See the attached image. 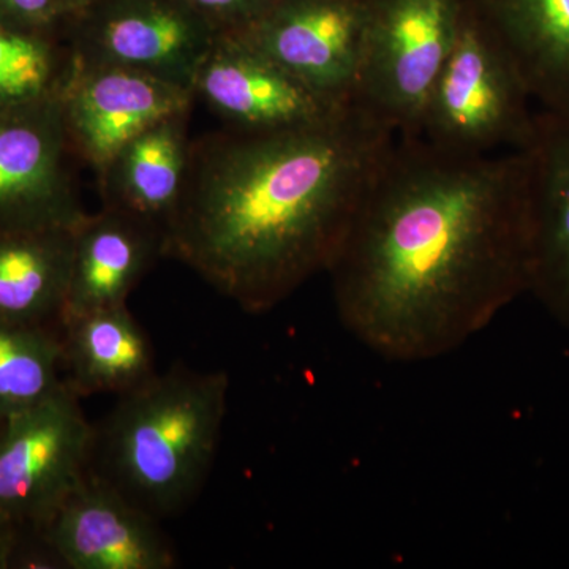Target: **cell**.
Returning <instances> with one entry per match:
<instances>
[{
    "label": "cell",
    "instance_id": "5b68a950",
    "mask_svg": "<svg viewBox=\"0 0 569 569\" xmlns=\"http://www.w3.org/2000/svg\"><path fill=\"white\" fill-rule=\"evenodd\" d=\"M463 11L466 0H366L351 102L397 137H418Z\"/></svg>",
    "mask_w": 569,
    "mask_h": 569
},
{
    "label": "cell",
    "instance_id": "7402d4cb",
    "mask_svg": "<svg viewBox=\"0 0 569 569\" xmlns=\"http://www.w3.org/2000/svg\"><path fill=\"white\" fill-rule=\"evenodd\" d=\"M62 21L59 0H0V22L33 31H59Z\"/></svg>",
    "mask_w": 569,
    "mask_h": 569
},
{
    "label": "cell",
    "instance_id": "4fadbf2b",
    "mask_svg": "<svg viewBox=\"0 0 569 569\" xmlns=\"http://www.w3.org/2000/svg\"><path fill=\"white\" fill-rule=\"evenodd\" d=\"M530 217L529 291L569 326V112H537L522 149Z\"/></svg>",
    "mask_w": 569,
    "mask_h": 569
},
{
    "label": "cell",
    "instance_id": "3957f363",
    "mask_svg": "<svg viewBox=\"0 0 569 569\" xmlns=\"http://www.w3.org/2000/svg\"><path fill=\"white\" fill-rule=\"evenodd\" d=\"M230 378L173 366L118 397L96 427L92 470L153 518L183 511L209 477L223 421Z\"/></svg>",
    "mask_w": 569,
    "mask_h": 569
},
{
    "label": "cell",
    "instance_id": "6da1fadb",
    "mask_svg": "<svg viewBox=\"0 0 569 569\" xmlns=\"http://www.w3.org/2000/svg\"><path fill=\"white\" fill-rule=\"evenodd\" d=\"M522 151L463 156L396 137L329 266L336 312L370 350L419 362L458 350L529 291Z\"/></svg>",
    "mask_w": 569,
    "mask_h": 569
},
{
    "label": "cell",
    "instance_id": "30bf717a",
    "mask_svg": "<svg viewBox=\"0 0 569 569\" xmlns=\"http://www.w3.org/2000/svg\"><path fill=\"white\" fill-rule=\"evenodd\" d=\"M40 531L66 569H173L179 563L159 519L92 468Z\"/></svg>",
    "mask_w": 569,
    "mask_h": 569
},
{
    "label": "cell",
    "instance_id": "8992f818",
    "mask_svg": "<svg viewBox=\"0 0 569 569\" xmlns=\"http://www.w3.org/2000/svg\"><path fill=\"white\" fill-rule=\"evenodd\" d=\"M96 426L63 385L0 429V518L41 530L92 467Z\"/></svg>",
    "mask_w": 569,
    "mask_h": 569
},
{
    "label": "cell",
    "instance_id": "ac0fdd59",
    "mask_svg": "<svg viewBox=\"0 0 569 569\" xmlns=\"http://www.w3.org/2000/svg\"><path fill=\"white\" fill-rule=\"evenodd\" d=\"M74 228L0 231V318L61 328Z\"/></svg>",
    "mask_w": 569,
    "mask_h": 569
},
{
    "label": "cell",
    "instance_id": "ffe728a7",
    "mask_svg": "<svg viewBox=\"0 0 569 569\" xmlns=\"http://www.w3.org/2000/svg\"><path fill=\"white\" fill-rule=\"evenodd\" d=\"M74 58L58 31L0 22V110L63 92Z\"/></svg>",
    "mask_w": 569,
    "mask_h": 569
},
{
    "label": "cell",
    "instance_id": "e0dca14e",
    "mask_svg": "<svg viewBox=\"0 0 569 569\" xmlns=\"http://www.w3.org/2000/svg\"><path fill=\"white\" fill-rule=\"evenodd\" d=\"M542 111L569 112V0H467Z\"/></svg>",
    "mask_w": 569,
    "mask_h": 569
},
{
    "label": "cell",
    "instance_id": "cb8c5ba5",
    "mask_svg": "<svg viewBox=\"0 0 569 569\" xmlns=\"http://www.w3.org/2000/svg\"><path fill=\"white\" fill-rule=\"evenodd\" d=\"M59 2H61L63 20H67V18L71 17V14L77 13V11L84 9V7L91 6V3L96 2V0H59Z\"/></svg>",
    "mask_w": 569,
    "mask_h": 569
},
{
    "label": "cell",
    "instance_id": "2e32d148",
    "mask_svg": "<svg viewBox=\"0 0 569 569\" xmlns=\"http://www.w3.org/2000/svg\"><path fill=\"white\" fill-rule=\"evenodd\" d=\"M189 121L183 111L152 123L97 171L104 208L151 220L167 234L189 163Z\"/></svg>",
    "mask_w": 569,
    "mask_h": 569
},
{
    "label": "cell",
    "instance_id": "9a60e30c",
    "mask_svg": "<svg viewBox=\"0 0 569 569\" xmlns=\"http://www.w3.org/2000/svg\"><path fill=\"white\" fill-rule=\"evenodd\" d=\"M61 343L63 383L80 399L129 395L157 373L151 339L127 306L67 318Z\"/></svg>",
    "mask_w": 569,
    "mask_h": 569
},
{
    "label": "cell",
    "instance_id": "ba28073f",
    "mask_svg": "<svg viewBox=\"0 0 569 569\" xmlns=\"http://www.w3.org/2000/svg\"><path fill=\"white\" fill-rule=\"evenodd\" d=\"M62 92L0 110V231L77 228L84 219Z\"/></svg>",
    "mask_w": 569,
    "mask_h": 569
},
{
    "label": "cell",
    "instance_id": "9c48e42d",
    "mask_svg": "<svg viewBox=\"0 0 569 569\" xmlns=\"http://www.w3.org/2000/svg\"><path fill=\"white\" fill-rule=\"evenodd\" d=\"M366 0H277L233 39L337 102L353 99Z\"/></svg>",
    "mask_w": 569,
    "mask_h": 569
},
{
    "label": "cell",
    "instance_id": "7a4b0ae2",
    "mask_svg": "<svg viewBox=\"0 0 569 569\" xmlns=\"http://www.w3.org/2000/svg\"><path fill=\"white\" fill-rule=\"evenodd\" d=\"M396 137L351 102L310 126L224 127L198 138L164 257L189 266L244 312H271L328 272Z\"/></svg>",
    "mask_w": 569,
    "mask_h": 569
},
{
    "label": "cell",
    "instance_id": "8fae6325",
    "mask_svg": "<svg viewBox=\"0 0 569 569\" xmlns=\"http://www.w3.org/2000/svg\"><path fill=\"white\" fill-rule=\"evenodd\" d=\"M61 99L71 152L99 171L152 123L192 110L194 92L141 71L74 61Z\"/></svg>",
    "mask_w": 569,
    "mask_h": 569
},
{
    "label": "cell",
    "instance_id": "44dd1931",
    "mask_svg": "<svg viewBox=\"0 0 569 569\" xmlns=\"http://www.w3.org/2000/svg\"><path fill=\"white\" fill-rule=\"evenodd\" d=\"M219 36L241 32L271 9L277 0H186Z\"/></svg>",
    "mask_w": 569,
    "mask_h": 569
},
{
    "label": "cell",
    "instance_id": "7c38bea8",
    "mask_svg": "<svg viewBox=\"0 0 569 569\" xmlns=\"http://www.w3.org/2000/svg\"><path fill=\"white\" fill-rule=\"evenodd\" d=\"M193 89L194 97H201L227 127L246 132L310 126L351 103L323 96L228 36L217 37Z\"/></svg>",
    "mask_w": 569,
    "mask_h": 569
},
{
    "label": "cell",
    "instance_id": "277c9868",
    "mask_svg": "<svg viewBox=\"0 0 569 569\" xmlns=\"http://www.w3.org/2000/svg\"><path fill=\"white\" fill-rule=\"evenodd\" d=\"M518 67L466 0L455 44L422 111L418 137L463 156L522 151L537 112Z\"/></svg>",
    "mask_w": 569,
    "mask_h": 569
},
{
    "label": "cell",
    "instance_id": "d4e9b609",
    "mask_svg": "<svg viewBox=\"0 0 569 569\" xmlns=\"http://www.w3.org/2000/svg\"><path fill=\"white\" fill-rule=\"evenodd\" d=\"M3 421H6V419H0V429H2Z\"/></svg>",
    "mask_w": 569,
    "mask_h": 569
},
{
    "label": "cell",
    "instance_id": "d6986e66",
    "mask_svg": "<svg viewBox=\"0 0 569 569\" xmlns=\"http://www.w3.org/2000/svg\"><path fill=\"white\" fill-rule=\"evenodd\" d=\"M63 385L61 328L0 318V419L39 406Z\"/></svg>",
    "mask_w": 569,
    "mask_h": 569
},
{
    "label": "cell",
    "instance_id": "5bb4252c",
    "mask_svg": "<svg viewBox=\"0 0 569 569\" xmlns=\"http://www.w3.org/2000/svg\"><path fill=\"white\" fill-rule=\"evenodd\" d=\"M167 234L160 224L121 209L86 213L74 228L67 318L127 306L130 293L164 257Z\"/></svg>",
    "mask_w": 569,
    "mask_h": 569
},
{
    "label": "cell",
    "instance_id": "52a82bcc",
    "mask_svg": "<svg viewBox=\"0 0 569 569\" xmlns=\"http://www.w3.org/2000/svg\"><path fill=\"white\" fill-rule=\"evenodd\" d=\"M74 61L192 89L219 33L186 0H96L67 18Z\"/></svg>",
    "mask_w": 569,
    "mask_h": 569
},
{
    "label": "cell",
    "instance_id": "603a6c76",
    "mask_svg": "<svg viewBox=\"0 0 569 569\" xmlns=\"http://www.w3.org/2000/svg\"><path fill=\"white\" fill-rule=\"evenodd\" d=\"M20 527L0 518V569H11L14 549L20 541Z\"/></svg>",
    "mask_w": 569,
    "mask_h": 569
}]
</instances>
